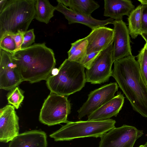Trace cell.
<instances>
[{"label":"cell","mask_w":147,"mask_h":147,"mask_svg":"<svg viewBox=\"0 0 147 147\" xmlns=\"http://www.w3.org/2000/svg\"><path fill=\"white\" fill-rule=\"evenodd\" d=\"M112 76L133 109L147 118V86L141 75L139 64L132 55L115 61Z\"/></svg>","instance_id":"1"},{"label":"cell","mask_w":147,"mask_h":147,"mask_svg":"<svg viewBox=\"0 0 147 147\" xmlns=\"http://www.w3.org/2000/svg\"><path fill=\"white\" fill-rule=\"evenodd\" d=\"M11 54L23 81L31 83L46 80L56 64L53 51L45 42L34 43Z\"/></svg>","instance_id":"2"},{"label":"cell","mask_w":147,"mask_h":147,"mask_svg":"<svg viewBox=\"0 0 147 147\" xmlns=\"http://www.w3.org/2000/svg\"><path fill=\"white\" fill-rule=\"evenodd\" d=\"M35 0H8L0 12V41L8 35L26 32L35 18Z\"/></svg>","instance_id":"3"},{"label":"cell","mask_w":147,"mask_h":147,"mask_svg":"<svg viewBox=\"0 0 147 147\" xmlns=\"http://www.w3.org/2000/svg\"><path fill=\"white\" fill-rule=\"evenodd\" d=\"M85 68L80 63L66 59L58 68V74L46 80L51 92L65 96L81 90L86 82Z\"/></svg>","instance_id":"4"},{"label":"cell","mask_w":147,"mask_h":147,"mask_svg":"<svg viewBox=\"0 0 147 147\" xmlns=\"http://www.w3.org/2000/svg\"><path fill=\"white\" fill-rule=\"evenodd\" d=\"M115 120L68 121L59 130L50 135L55 141H69L85 137H101L115 127Z\"/></svg>","instance_id":"5"},{"label":"cell","mask_w":147,"mask_h":147,"mask_svg":"<svg viewBox=\"0 0 147 147\" xmlns=\"http://www.w3.org/2000/svg\"><path fill=\"white\" fill-rule=\"evenodd\" d=\"M71 111V104L67 96L51 92L43 104L39 120L49 126L67 123Z\"/></svg>","instance_id":"6"},{"label":"cell","mask_w":147,"mask_h":147,"mask_svg":"<svg viewBox=\"0 0 147 147\" xmlns=\"http://www.w3.org/2000/svg\"><path fill=\"white\" fill-rule=\"evenodd\" d=\"M113 42L101 51L85 72L86 82L101 84L112 76Z\"/></svg>","instance_id":"7"},{"label":"cell","mask_w":147,"mask_h":147,"mask_svg":"<svg viewBox=\"0 0 147 147\" xmlns=\"http://www.w3.org/2000/svg\"><path fill=\"white\" fill-rule=\"evenodd\" d=\"M143 134V130L124 124L103 134L98 147H133L136 140Z\"/></svg>","instance_id":"8"},{"label":"cell","mask_w":147,"mask_h":147,"mask_svg":"<svg viewBox=\"0 0 147 147\" xmlns=\"http://www.w3.org/2000/svg\"><path fill=\"white\" fill-rule=\"evenodd\" d=\"M119 87L116 82H111L91 91L86 101L77 111L78 119L88 115L113 98Z\"/></svg>","instance_id":"9"},{"label":"cell","mask_w":147,"mask_h":147,"mask_svg":"<svg viewBox=\"0 0 147 147\" xmlns=\"http://www.w3.org/2000/svg\"><path fill=\"white\" fill-rule=\"evenodd\" d=\"M0 88L10 91L23 81L11 53L0 49Z\"/></svg>","instance_id":"10"},{"label":"cell","mask_w":147,"mask_h":147,"mask_svg":"<svg viewBox=\"0 0 147 147\" xmlns=\"http://www.w3.org/2000/svg\"><path fill=\"white\" fill-rule=\"evenodd\" d=\"M113 59V62L132 55L128 28L122 19L114 20Z\"/></svg>","instance_id":"11"},{"label":"cell","mask_w":147,"mask_h":147,"mask_svg":"<svg viewBox=\"0 0 147 147\" xmlns=\"http://www.w3.org/2000/svg\"><path fill=\"white\" fill-rule=\"evenodd\" d=\"M19 118L11 105H6L0 110V141L7 143L19 134Z\"/></svg>","instance_id":"12"},{"label":"cell","mask_w":147,"mask_h":147,"mask_svg":"<svg viewBox=\"0 0 147 147\" xmlns=\"http://www.w3.org/2000/svg\"><path fill=\"white\" fill-rule=\"evenodd\" d=\"M55 10L62 13L68 20V24L79 23L86 25L92 30L113 24L114 20L111 18L105 20H100L93 18L91 15L88 16L76 12L58 2Z\"/></svg>","instance_id":"13"},{"label":"cell","mask_w":147,"mask_h":147,"mask_svg":"<svg viewBox=\"0 0 147 147\" xmlns=\"http://www.w3.org/2000/svg\"><path fill=\"white\" fill-rule=\"evenodd\" d=\"M113 29L105 26L92 30L85 38L88 41L87 54L95 51H101L113 42Z\"/></svg>","instance_id":"14"},{"label":"cell","mask_w":147,"mask_h":147,"mask_svg":"<svg viewBox=\"0 0 147 147\" xmlns=\"http://www.w3.org/2000/svg\"><path fill=\"white\" fill-rule=\"evenodd\" d=\"M125 97L121 92L107 102L88 115L89 121H102L116 117L121 109Z\"/></svg>","instance_id":"15"},{"label":"cell","mask_w":147,"mask_h":147,"mask_svg":"<svg viewBox=\"0 0 147 147\" xmlns=\"http://www.w3.org/2000/svg\"><path fill=\"white\" fill-rule=\"evenodd\" d=\"M46 133L35 130L19 134L9 143L8 147H47Z\"/></svg>","instance_id":"16"},{"label":"cell","mask_w":147,"mask_h":147,"mask_svg":"<svg viewBox=\"0 0 147 147\" xmlns=\"http://www.w3.org/2000/svg\"><path fill=\"white\" fill-rule=\"evenodd\" d=\"M104 8V16L117 20L128 16L135 7L129 0H105Z\"/></svg>","instance_id":"17"},{"label":"cell","mask_w":147,"mask_h":147,"mask_svg":"<svg viewBox=\"0 0 147 147\" xmlns=\"http://www.w3.org/2000/svg\"><path fill=\"white\" fill-rule=\"evenodd\" d=\"M65 6H68L74 11L88 16L99 8L100 5L95 1L92 0H58Z\"/></svg>","instance_id":"18"},{"label":"cell","mask_w":147,"mask_h":147,"mask_svg":"<svg viewBox=\"0 0 147 147\" xmlns=\"http://www.w3.org/2000/svg\"><path fill=\"white\" fill-rule=\"evenodd\" d=\"M35 18L38 21L48 24L54 16L55 7L48 0H36L35 3Z\"/></svg>","instance_id":"19"},{"label":"cell","mask_w":147,"mask_h":147,"mask_svg":"<svg viewBox=\"0 0 147 147\" xmlns=\"http://www.w3.org/2000/svg\"><path fill=\"white\" fill-rule=\"evenodd\" d=\"M129 34L133 39L140 35L142 26V5H139L130 13L128 18Z\"/></svg>","instance_id":"20"},{"label":"cell","mask_w":147,"mask_h":147,"mask_svg":"<svg viewBox=\"0 0 147 147\" xmlns=\"http://www.w3.org/2000/svg\"><path fill=\"white\" fill-rule=\"evenodd\" d=\"M8 104L18 109L22 102L24 96L22 92L17 86L8 92L7 95Z\"/></svg>","instance_id":"21"},{"label":"cell","mask_w":147,"mask_h":147,"mask_svg":"<svg viewBox=\"0 0 147 147\" xmlns=\"http://www.w3.org/2000/svg\"><path fill=\"white\" fill-rule=\"evenodd\" d=\"M142 79L147 86V49L144 45L137 56Z\"/></svg>","instance_id":"22"},{"label":"cell","mask_w":147,"mask_h":147,"mask_svg":"<svg viewBox=\"0 0 147 147\" xmlns=\"http://www.w3.org/2000/svg\"><path fill=\"white\" fill-rule=\"evenodd\" d=\"M74 53L67 59L69 61L80 63L87 54L88 41L85 38Z\"/></svg>","instance_id":"23"},{"label":"cell","mask_w":147,"mask_h":147,"mask_svg":"<svg viewBox=\"0 0 147 147\" xmlns=\"http://www.w3.org/2000/svg\"><path fill=\"white\" fill-rule=\"evenodd\" d=\"M16 49L15 42L10 35L6 36L0 41V49L11 53L14 52Z\"/></svg>","instance_id":"24"},{"label":"cell","mask_w":147,"mask_h":147,"mask_svg":"<svg viewBox=\"0 0 147 147\" xmlns=\"http://www.w3.org/2000/svg\"><path fill=\"white\" fill-rule=\"evenodd\" d=\"M35 37L33 29L27 31L24 36L21 49L26 48L32 45V44L35 42Z\"/></svg>","instance_id":"25"},{"label":"cell","mask_w":147,"mask_h":147,"mask_svg":"<svg viewBox=\"0 0 147 147\" xmlns=\"http://www.w3.org/2000/svg\"><path fill=\"white\" fill-rule=\"evenodd\" d=\"M101 51H95L86 54L80 63L86 69H88Z\"/></svg>","instance_id":"26"},{"label":"cell","mask_w":147,"mask_h":147,"mask_svg":"<svg viewBox=\"0 0 147 147\" xmlns=\"http://www.w3.org/2000/svg\"><path fill=\"white\" fill-rule=\"evenodd\" d=\"M26 32L19 31L16 34L10 35L16 44V49L15 51L21 49L24 36Z\"/></svg>","instance_id":"27"},{"label":"cell","mask_w":147,"mask_h":147,"mask_svg":"<svg viewBox=\"0 0 147 147\" xmlns=\"http://www.w3.org/2000/svg\"><path fill=\"white\" fill-rule=\"evenodd\" d=\"M141 5L142 26L141 33H147V4Z\"/></svg>","instance_id":"28"},{"label":"cell","mask_w":147,"mask_h":147,"mask_svg":"<svg viewBox=\"0 0 147 147\" xmlns=\"http://www.w3.org/2000/svg\"><path fill=\"white\" fill-rule=\"evenodd\" d=\"M84 40V38L79 39L71 43V47L67 52L68 57L70 56L74 53L76 49Z\"/></svg>","instance_id":"29"},{"label":"cell","mask_w":147,"mask_h":147,"mask_svg":"<svg viewBox=\"0 0 147 147\" xmlns=\"http://www.w3.org/2000/svg\"><path fill=\"white\" fill-rule=\"evenodd\" d=\"M8 0H1L0 1V12L1 11L5 6Z\"/></svg>","instance_id":"30"},{"label":"cell","mask_w":147,"mask_h":147,"mask_svg":"<svg viewBox=\"0 0 147 147\" xmlns=\"http://www.w3.org/2000/svg\"><path fill=\"white\" fill-rule=\"evenodd\" d=\"M58 69L55 68L52 70L51 74H52V75H56L58 74Z\"/></svg>","instance_id":"31"},{"label":"cell","mask_w":147,"mask_h":147,"mask_svg":"<svg viewBox=\"0 0 147 147\" xmlns=\"http://www.w3.org/2000/svg\"><path fill=\"white\" fill-rule=\"evenodd\" d=\"M140 35L145 40L146 42H147V33H141Z\"/></svg>","instance_id":"32"},{"label":"cell","mask_w":147,"mask_h":147,"mask_svg":"<svg viewBox=\"0 0 147 147\" xmlns=\"http://www.w3.org/2000/svg\"><path fill=\"white\" fill-rule=\"evenodd\" d=\"M141 5L147 4V0H138Z\"/></svg>","instance_id":"33"},{"label":"cell","mask_w":147,"mask_h":147,"mask_svg":"<svg viewBox=\"0 0 147 147\" xmlns=\"http://www.w3.org/2000/svg\"><path fill=\"white\" fill-rule=\"evenodd\" d=\"M144 46H145L146 49H147V42H146V44L144 45Z\"/></svg>","instance_id":"34"},{"label":"cell","mask_w":147,"mask_h":147,"mask_svg":"<svg viewBox=\"0 0 147 147\" xmlns=\"http://www.w3.org/2000/svg\"><path fill=\"white\" fill-rule=\"evenodd\" d=\"M139 147H145L144 145H141Z\"/></svg>","instance_id":"35"},{"label":"cell","mask_w":147,"mask_h":147,"mask_svg":"<svg viewBox=\"0 0 147 147\" xmlns=\"http://www.w3.org/2000/svg\"><path fill=\"white\" fill-rule=\"evenodd\" d=\"M144 145L145 147H147V142H146Z\"/></svg>","instance_id":"36"}]
</instances>
